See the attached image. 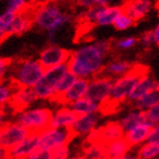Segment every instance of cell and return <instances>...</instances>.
Returning <instances> with one entry per match:
<instances>
[{
	"mask_svg": "<svg viewBox=\"0 0 159 159\" xmlns=\"http://www.w3.org/2000/svg\"><path fill=\"white\" fill-rule=\"evenodd\" d=\"M102 56V53L94 46L84 47L70 55L67 60V70L80 79L98 75L101 70Z\"/></svg>",
	"mask_w": 159,
	"mask_h": 159,
	"instance_id": "6da1fadb",
	"label": "cell"
},
{
	"mask_svg": "<svg viewBox=\"0 0 159 159\" xmlns=\"http://www.w3.org/2000/svg\"><path fill=\"white\" fill-rule=\"evenodd\" d=\"M43 73L44 68L39 61L14 59L10 65V77L7 79V85L11 92L24 88H32L41 79Z\"/></svg>",
	"mask_w": 159,
	"mask_h": 159,
	"instance_id": "7a4b0ae2",
	"label": "cell"
},
{
	"mask_svg": "<svg viewBox=\"0 0 159 159\" xmlns=\"http://www.w3.org/2000/svg\"><path fill=\"white\" fill-rule=\"evenodd\" d=\"M148 73H149V67L147 65L143 64L131 65V67L125 72L124 76L117 80L113 84L110 97L118 102H123L129 96V93L132 92L138 81L143 76H148Z\"/></svg>",
	"mask_w": 159,
	"mask_h": 159,
	"instance_id": "3957f363",
	"label": "cell"
},
{
	"mask_svg": "<svg viewBox=\"0 0 159 159\" xmlns=\"http://www.w3.org/2000/svg\"><path fill=\"white\" fill-rule=\"evenodd\" d=\"M52 113L48 108H38V109L23 111L18 117L17 124L26 129L31 134H42L44 131L50 129Z\"/></svg>",
	"mask_w": 159,
	"mask_h": 159,
	"instance_id": "277c9868",
	"label": "cell"
},
{
	"mask_svg": "<svg viewBox=\"0 0 159 159\" xmlns=\"http://www.w3.org/2000/svg\"><path fill=\"white\" fill-rule=\"evenodd\" d=\"M67 66L59 65L56 67H51L49 70H44L41 79L38 81V83L34 85V92L37 94L38 98L41 99H49L52 96L55 88L59 80L67 73Z\"/></svg>",
	"mask_w": 159,
	"mask_h": 159,
	"instance_id": "5b68a950",
	"label": "cell"
},
{
	"mask_svg": "<svg viewBox=\"0 0 159 159\" xmlns=\"http://www.w3.org/2000/svg\"><path fill=\"white\" fill-rule=\"evenodd\" d=\"M70 20V16L68 15L64 16L58 7L49 6L47 1L42 3V6L37 10L35 16H34L35 23L51 32H55L60 25H63L65 22H68Z\"/></svg>",
	"mask_w": 159,
	"mask_h": 159,
	"instance_id": "8992f818",
	"label": "cell"
},
{
	"mask_svg": "<svg viewBox=\"0 0 159 159\" xmlns=\"http://www.w3.org/2000/svg\"><path fill=\"white\" fill-rule=\"evenodd\" d=\"M124 129L119 122H109L98 129H93L88 133L84 143H101L107 146L108 143L113 142L124 136Z\"/></svg>",
	"mask_w": 159,
	"mask_h": 159,
	"instance_id": "52a82bcc",
	"label": "cell"
},
{
	"mask_svg": "<svg viewBox=\"0 0 159 159\" xmlns=\"http://www.w3.org/2000/svg\"><path fill=\"white\" fill-rule=\"evenodd\" d=\"M75 133L72 129H49L40 134L39 148L46 150H52L61 144H68L75 139Z\"/></svg>",
	"mask_w": 159,
	"mask_h": 159,
	"instance_id": "ba28073f",
	"label": "cell"
},
{
	"mask_svg": "<svg viewBox=\"0 0 159 159\" xmlns=\"http://www.w3.org/2000/svg\"><path fill=\"white\" fill-rule=\"evenodd\" d=\"M31 133L17 123H5L0 127V147L8 151L26 139Z\"/></svg>",
	"mask_w": 159,
	"mask_h": 159,
	"instance_id": "9c48e42d",
	"label": "cell"
},
{
	"mask_svg": "<svg viewBox=\"0 0 159 159\" xmlns=\"http://www.w3.org/2000/svg\"><path fill=\"white\" fill-rule=\"evenodd\" d=\"M113 84V80L110 77H96L92 82H89L84 97L96 103L101 102L110 96Z\"/></svg>",
	"mask_w": 159,
	"mask_h": 159,
	"instance_id": "30bf717a",
	"label": "cell"
},
{
	"mask_svg": "<svg viewBox=\"0 0 159 159\" xmlns=\"http://www.w3.org/2000/svg\"><path fill=\"white\" fill-rule=\"evenodd\" d=\"M72 55V51L56 46H50L43 50L40 55L41 66L44 70H49L51 67H56L59 65H64Z\"/></svg>",
	"mask_w": 159,
	"mask_h": 159,
	"instance_id": "8fae6325",
	"label": "cell"
},
{
	"mask_svg": "<svg viewBox=\"0 0 159 159\" xmlns=\"http://www.w3.org/2000/svg\"><path fill=\"white\" fill-rule=\"evenodd\" d=\"M37 99L38 97L32 88H24L11 93L7 105L11 109L13 114L16 115L25 111L27 107H30V105H32Z\"/></svg>",
	"mask_w": 159,
	"mask_h": 159,
	"instance_id": "7c38bea8",
	"label": "cell"
},
{
	"mask_svg": "<svg viewBox=\"0 0 159 159\" xmlns=\"http://www.w3.org/2000/svg\"><path fill=\"white\" fill-rule=\"evenodd\" d=\"M40 134H30L22 142L6 151V159H27L39 148Z\"/></svg>",
	"mask_w": 159,
	"mask_h": 159,
	"instance_id": "4fadbf2b",
	"label": "cell"
},
{
	"mask_svg": "<svg viewBox=\"0 0 159 159\" xmlns=\"http://www.w3.org/2000/svg\"><path fill=\"white\" fill-rule=\"evenodd\" d=\"M89 82L90 81L86 79H76V81L68 88L66 92L63 93L61 96L55 98L51 102H56L65 106V105L72 103L79 99H82L83 97L85 96Z\"/></svg>",
	"mask_w": 159,
	"mask_h": 159,
	"instance_id": "5bb4252c",
	"label": "cell"
},
{
	"mask_svg": "<svg viewBox=\"0 0 159 159\" xmlns=\"http://www.w3.org/2000/svg\"><path fill=\"white\" fill-rule=\"evenodd\" d=\"M123 14L136 23L146 16L151 8V0H126L120 6Z\"/></svg>",
	"mask_w": 159,
	"mask_h": 159,
	"instance_id": "9a60e30c",
	"label": "cell"
},
{
	"mask_svg": "<svg viewBox=\"0 0 159 159\" xmlns=\"http://www.w3.org/2000/svg\"><path fill=\"white\" fill-rule=\"evenodd\" d=\"M79 115L74 113L70 108L63 107L52 115L50 122V129H70L76 120Z\"/></svg>",
	"mask_w": 159,
	"mask_h": 159,
	"instance_id": "2e32d148",
	"label": "cell"
},
{
	"mask_svg": "<svg viewBox=\"0 0 159 159\" xmlns=\"http://www.w3.org/2000/svg\"><path fill=\"white\" fill-rule=\"evenodd\" d=\"M99 116L96 113L93 114H85V115H81L76 118V120L74 122L72 125V131L75 133V135H82V134H86L90 131H92L96 127L97 123H98Z\"/></svg>",
	"mask_w": 159,
	"mask_h": 159,
	"instance_id": "e0dca14e",
	"label": "cell"
},
{
	"mask_svg": "<svg viewBox=\"0 0 159 159\" xmlns=\"http://www.w3.org/2000/svg\"><path fill=\"white\" fill-rule=\"evenodd\" d=\"M152 91H158V82L153 81L149 76H143L138 81L136 85L134 86V89L132 90V92L129 93L127 98H129L131 100H138Z\"/></svg>",
	"mask_w": 159,
	"mask_h": 159,
	"instance_id": "ac0fdd59",
	"label": "cell"
},
{
	"mask_svg": "<svg viewBox=\"0 0 159 159\" xmlns=\"http://www.w3.org/2000/svg\"><path fill=\"white\" fill-rule=\"evenodd\" d=\"M152 127L146 125V124H140V125L133 127L132 129H129L126 132V134H124V139L125 141L129 144V147L136 146L139 143L147 141V138L149 135L150 131Z\"/></svg>",
	"mask_w": 159,
	"mask_h": 159,
	"instance_id": "d6986e66",
	"label": "cell"
},
{
	"mask_svg": "<svg viewBox=\"0 0 159 159\" xmlns=\"http://www.w3.org/2000/svg\"><path fill=\"white\" fill-rule=\"evenodd\" d=\"M131 149L129 144L125 141L124 138L115 140L113 142L108 143L106 146V158L117 159L125 156L127 151Z\"/></svg>",
	"mask_w": 159,
	"mask_h": 159,
	"instance_id": "ffe728a7",
	"label": "cell"
},
{
	"mask_svg": "<svg viewBox=\"0 0 159 159\" xmlns=\"http://www.w3.org/2000/svg\"><path fill=\"white\" fill-rule=\"evenodd\" d=\"M122 8L119 7H103L96 16L94 24L98 25H109L114 23L116 17L122 14Z\"/></svg>",
	"mask_w": 159,
	"mask_h": 159,
	"instance_id": "44dd1931",
	"label": "cell"
},
{
	"mask_svg": "<svg viewBox=\"0 0 159 159\" xmlns=\"http://www.w3.org/2000/svg\"><path fill=\"white\" fill-rule=\"evenodd\" d=\"M70 109L79 116L85 115V114H93L98 111V103L93 102L86 98H82L70 103Z\"/></svg>",
	"mask_w": 159,
	"mask_h": 159,
	"instance_id": "7402d4cb",
	"label": "cell"
},
{
	"mask_svg": "<svg viewBox=\"0 0 159 159\" xmlns=\"http://www.w3.org/2000/svg\"><path fill=\"white\" fill-rule=\"evenodd\" d=\"M82 152L85 159L106 158V146L101 143H84Z\"/></svg>",
	"mask_w": 159,
	"mask_h": 159,
	"instance_id": "603a6c76",
	"label": "cell"
},
{
	"mask_svg": "<svg viewBox=\"0 0 159 159\" xmlns=\"http://www.w3.org/2000/svg\"><path fill=\"white\" fill-rule=\"evenodd\" d=\"M144 119H146V110H141V111H134V113L129 114L119 123H120L124 132L125 131L127 132L140 124H144Z\"/></svg>",
	"mask_w": 159,
	"mask_h": 159,
	"instance_id": "cb8c5ba5",
	"label": "cell"
},
{
	"mask_svg": "<svg viewBox=\"0 0 159 159\" xmlns=\"http://www.w3.org/2000/svg\"><path fill=\"white\" fill-rule=\"evenodd\" d=\"M76 79L77 77L75 76V75H73V74L70 73V72H67V73L59 80V82L57 83V85H56V88H55V91H53L52 96L49 98L50 101H52L55 98L61 96L63 93L66 92L67 90H68V88H70V86L72 85L75 81H76Z\"/></svg>",
	"mask_w": 159,
	"mask_h": 159,
	"instance_id": "d4e9b609",
	"label": "cell"
},
{
	"mask_svg": "<svg viewBox=\"0 0 159 159\" xmlns=\"http://www.w3.org/2000/svg\"><path fill=\"white\" fill-rule=\"evenodd\" d=\"M119 108H120V102L113 99L110 96L105 100H102L101 102L98 103V111L102 116H108V115L116 114L119 110Z\"/></svg>",
	"mask_w": 159,
	"mask_h": 159,
	"instance_id": "484cf974",
	"label": "cell"
},
{
	"mask_svg": "<svg viewBox=\"0 0 159 159\" xmlns=\"http://www.w3.org/2000/svg\"><path fill=\"white\" fill-rule=\"evenodd\" d=\"M96 24L93 22L88 20H76V29H75V35H74V42H81L85 40L86 35H89L92 32Z\"/></svg>",
	"mask_w": 159,
	"mask_h": 159,
	"instance_id": "4316f807",
	"label": "cell"
},
{
	"mask_svg": "<svg viewBox=\"0 0 159 159\" xmlns=\"http://www.w3.org/2000/svg\"><path fill=\"white\" fill-rule=\"evenodd\" d=\"M155 105H158V91H152L146 96L141 97L140 99L135 100L134 108L146 109V108H150Z\"/></svg>",
	"mask_w": 159,
	"mask_h": 159,
	"instance_id": "83f0119b",
	"label": "cell"
},
{
	"mask_svg": "<svg viewBox=\"0 0 159 159\" xmlns=\"http://www.w3.org/2000/svg\"><path fill=\"white\" fill-rule=\"evenodd\" d=\"M159 152V143H148L141 147L139 150V159H153Z\"/></svg>",
	"mask_w": 159,
	"mask_h": 159,
	"instance_id": "f1b7e54d",
	"label": "cell"
},
{
	"mask_svg": "<svg viewBox=\"0 0 159 159\" xmlns=\"http://www.w3.org/2000/svg\"><path fill=\"white\" fill-rule=\"evenodd\" d=\"M131 67L129 61H116V63L109 64L107 67H101L99 74L102 72H107L109 74H123Z\"/></svg>",
	"mask_w": 159,
	"mask_h": 159,
	"instance_id": "f546056e",
	"label": "cell"
},
{
	"mask_svg": "<svg viewBox=\"0 0 159 159\" xmlns=\"http://www.w3.org/2000/svg\"><path fill=\"white\" fill-rule=\"evenodd\" d=\"M134 22H133L129 16H126L125 14H120L119 16L116 17V20H114V25L116 27L117 30H125L127 27L134 25Z\"/></svg>",
	"mask_w": 159,
	"mask_h": 159,
	"instance_id": "4dcf8cb0",
	"label": "cell"
},
{
	"mask_svg": "<svg viewBox=\"0 0 159 159\" xmlns=\"http://www.w3.org/2000/svg\"><path fill=\"white\" fill-rule=\"evenodd\" d=\"M51 151V157L52 159H67L70 155V150H68V144H61L56 148H53Z\"/></svg>",
	"mask_w": 159,
	"mask_h": 159,
	"instance_id": "1f68e13d",
	"label": "cell"
},
{
	"mask_svg": "<svg viewBox=\"0 0 159 159\" xmlns=\"http://www.w3.org/2000/svg\"><path fill=\"white\" fill-rule=\"evenodd\" d=\"M14 17H15V14L11 13V11H8V10L0 16V35L3 34V32L8 29L11 20H14Z\"/></svg>",
	"mask_w": 159,
	"mask_h": 159,
	"instance_id": "d6a6232c",
	"label": "cell"
},
{
	"mask_svg": "<svg viewBox=\"0 0 159 159\" xmlns=\"http://www.w3.org/2000/svg\"><path fill=\"white\" fill-rule=\"evenodd\" d=\"M11 90L8 88V85H5L2 83H0V107H5L10 96H11Z\"/></svg>",
	"mask_w": 159,
	"mask_h": 159,
	"instance_id": "836d02e7",
	"label": "cell"
},
{
	"mask_svg": "<svg viewBox=\"0 0 159 159\" xmlns=\"http://www.w3.org/2000/svg\"><path fill=\"white\" fill-rule=\"evenodd\" d=\"M13 58H2L0 57V83H2L5 81V74H6L7 70L10 67L11 63H13Z\"/></svg>",
	"mask_w": 159,
	"mask_h": 159,
	"instance_id": "e575fe53",
	"label": "cell"
},
{
	"mask_svg": "<svg viewBox=\"0 0 159 159\" xmlns=\"http://www.w3.org/2000/svg\"><path fill=\"white\" fill-rule=\"evenodd\" d=\"M26 1L25 0H9L8 3V11H11L16 15L17 13H20V10L23 9V7L25 6Z\"/></svg>",
	"mask_w": 159,
	"mask_h": 159,
	"instance_id": "d590c367",
	"label": "cell"
},
{
	"mask_svg": "<svg viewBox=\"0 0 159 159\" xmlns=\"http://www.w3.org/2000/svg\"><path fill=\"white\" fill-rule=\"evenodd\" d=\"M97 49L99 50L100 52L105 55V53L109 52L111 47H113V40H107V41H98V42L94 44Z\"/></svg>",
	"mask_w": 159,
	"mask_h": 159,
	"instance_id": "8d00e7d4",
	"label": "cell"
},
{
	"mask_svg": "<svg viewBox=\"0 0 159 159\" xmlns=\"http://www.w3.org/2000/svg\"><path fill=\"white\" fill-rule=\"evenodd\" d=\"M158 133H159L158 126L152 127L149 133V135H148V138H147V142L148 143H158V135H159Z\"/></svg>",
	"mask_w": 159,
	"mask_h": 159,
	"instance_id": "74e56055",
	"label": "cell"
},
{
	"mask_svg": "<svg viewBox=\"0 0 159 159\" xmlns=\"http://www.w3.org/2000/svg\"><path fill=\"white\" fill-rule=\"evenodd\" d=\"M141 41H142V43L146 47H150L152 43H155V40H153V31H149V32L143 34Z\"/></svg>",
	"mask_w": 159,
	"mask_h": 159,
	"instance_id": "f35d334b",
	"label": "cell"
},
{
	"mask_svg": "<svg viewBox=\"0 0 159 159\" xmlns=\"http://www.w3.org/2000/svg\"><path fill=\"white\" fill-rule=\"evenodd\" d=\"M136 40L134 38H129V39H124V40H120L118 41V47L123 48V49H126V48H129V47H133L135 44Z\"/></svg>",
	"mask_w": 159,
	"mask_h": 159,
	"instance_id": "ab89813d",
	"label": "cell"
},
{
	"mask_svg": "<svg viewBox=\"0 0 159 159\" xmlns=\"http://www.w3.org/2000/svg\"><path fill=\"white\" fill-rule=\"evenodd\" d=\"M76 5L90 8V7L94 6V2H93V0H76Z\"/></svg>",
	"mask_w": 159,
	"mask_h": 159,
	"instance_id": "60d3db41",
	"label": "cell"
},
{
	"mask_svg": "<svg viewBox=\"0 0 159 159\" xmlns=\"http://www.w3.org/2000/svg\"><path fill=\"white\" fill-rule=\"evenodd\" d=\"M5 117H6V111H5V107H0V127L5 124Z\"/></svg>",
	"mask_w": 159,
	"mask_h": 159,
	"instance_id": "b9f144b4",
	"label": "cell"
},
{
	"mask_svg": "<svg viewBox=\"0 0 159 159\" xmlns=\"http://www.w3.org/2000/svg\"><path fill=\"white\" fill-rule=\"evenodd\" d=\"M93 2L96 6H101V7H106L109 2V0H93Z\"/></svg>",
	"mask_w": 159,
	"mask_h": 159,
	"instance_id": "7bdbcfd3",
	"label": "cell"
},
{
	"mask_svg": "<svg viewBox=\"0 0 159 159\" xmlns=\"http://www.w3.org/2000/svg\"><path fill=\"white\" fill-rule=\"evenodd\" d=\"M159 29L158 26L153 30V40H155V43H158V39H159Z\"/></svg>",
	"mask_w": 159,
	"mask_h": 159,
	"instance_id": "ee69618b",
	"label": "cell"
},
{
	"mask_svg": "<svg viewBox=\"0 0 159 159\" xmlns=\"http://www.w3.org/2000/svg\"><path fill=\"white\" fill-rule=\"evenodd\" d=\"M0 159H6V150L0 147Z\"/></svg>",
	"mask_w": 159,
	"mask_h": 159,
	"instance_id": "f6af8a7d",
	"label": "cell"
},
{
	"mask_svg": "<svg viewBox=\"0 0 159 159\" xmlns=\"http://www.w3.org/2000/svg\"><path fill=\"white\" fill-rule=\"evenodd\" d=\"M117 159H139L138 157H132V156H123V157H120V158H117Z\"/></svg>",
	"mask_w": 159,
	"mask_h": 159,
	"instance_id": "bcb514c9",
	"label": "cell"
},
{
	"mask_svg": "<svg viewBox=\"0 0 159 159\" xmlns=\"http://www.w3.org/2000/svg\"><path fill=\"white\" fill-rule=\"evenodd\" d=\"M72 159H85L83 156H77V157H74V158H72Z\"/></svg>",
	"mask_w": 159,
	"mask_h": 159,
	"instance_id": "7dc6e473",
	"label": "cell"
},
{
	"mask_svg": "<svg viewBox=\"0 0 159 159\" xmlns=\"http://www.w3.org/2000/svg\"><path fill=\"white\" fill-rule=\"evenodd\" d=\"M47 2H49V1H56V0H46Z\"/></svg>",
	"mask_w": 159,
	"mask_h": 159,
	"instance_id": "c3c4849f",
	"label": "cell"
},
{
	"mask_svg": "<svg viewBox=\"0 0 159 159\" xmlns=\"http://www.w3.org/2000/svg\"><path fill=\"white\" fill-rule=\"evenodd\" d=\"M102 159H108V158H102Z\"/></svg>",
	"mask_w": 159,
	"mask_h": 159,
	"instance_id": "681fc988",
	"label": "cell"
}]
</instances>
